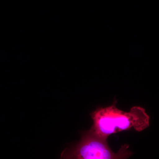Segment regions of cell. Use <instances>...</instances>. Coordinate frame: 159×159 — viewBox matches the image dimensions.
Listing matches in <instances>:
<instances>
[{"label": "cell", "instance_id": "cell-1", "mask_svg": "<svg viewBox=\"0 0 159 159\" xmlns=\"http://www.w3.org/2000/svg\"><path fill=\"white\" fill-rule=\"evenodd\" d=\"M90 116L93 123L90 129L106 139L112 134L132 128L141 132L149 126V116L145 109L141 107H133L129 112H125L117 108L116 103H113L107 107L97 108Z\"/></svg>", "mask_w": 159, "mask_h": 159}, {"label": "cell", "instance_id": "cell-2", "mask_svg": "<svg viewBox=\"0 0 159 159\" xmlns=\"http://www.w3.org/2000/svg\"><path fill=\"white\" fill-rule=\"evenodd\" d=\"M107 139L94 133L91 129L82 133L77 144L66 148L61 158L70 159H121L128 158L132 155L129 145L124 144L117 153L109 146Z\"/></svg>", "mask_w": 159, "mask_h": 159}]
</instances>
